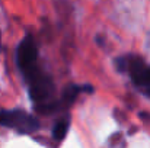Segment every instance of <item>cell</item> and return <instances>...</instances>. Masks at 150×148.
Here are the masks:
<instances>
[{
    "instance_id": "6da1fadb",
    "label": "cell",
    "mask_w": 150,
    "mask_h": 148,
    "mask_svg": "<svg viewBox=\"0 0 150 148\" xmlns=\"http://www.w3.org/2000/svg\"><path fill=\"white\" fill-rule=\"evenodd\" d=\"M16 61L21 68V71L29 79L34 76L38 68V48L32 36H25L22 42L19 44L16 51Z\"/></svg>"
},
{
    "instance_id": "7a4b0ae2",
    "label": "cell",
    "mask_w": 150,
    "mask_h": 148,
    "mask_svg": "<svg viewBox=\"0 0 150 148\" xmlns=\"http://www.w3.org/2000/svg\"><path fill=\"white\" fill-rule=\"evenodd\" d=\"M0 125L13 128L21 134H31V132L37 131L40 126L37 118H34L32 115H29L23 110H19V109L1 110L0 112Z\"/></svg>"
},
{
    "instance_id": "3957f363",
    "label": "cell",
    "mask_w": 150,
    "mask_h": 148,
    "mask_svg": "<svg viewBox=\"0 0 150 148\" xmlns=\"http://www.w3.org/2000/svg\"><path fill=\"white\" fill-rule=\"evenodd\" d=\"M120 70H128L133 81L150 93V67L144 64V61L139 57H127L118 60Z\"/></svg>"
},
{
    "instance_id": "277c9868",
    "label": "cell",
    "mask_w": 150,
    "mask_h": 148,
    "mask_svg": "<svg viewBox=\"0 0 150 148\" xmlns=\"http://www.w3.org/2000/svg\"><path fill=\"white\" fill-rule=\"evenodd\" d=\"M69 126H70L69 119H60V121L55 123L54 129H52V137H54V140H57V141L64 140V137H66V134H67V131H69Z\"/></svg>"
}]
</instances>
